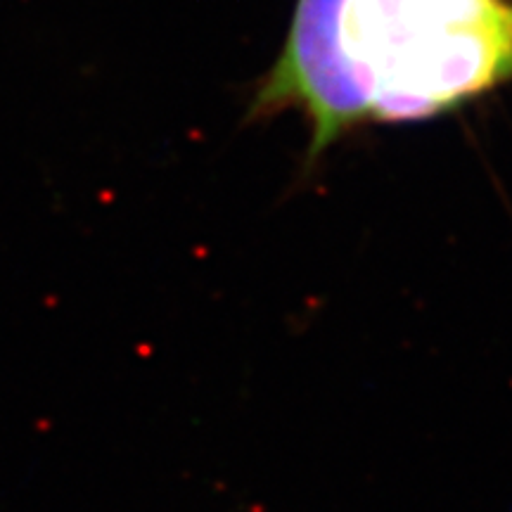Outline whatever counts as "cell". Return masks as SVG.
<instances>
[{
    "mask_svg": "<svg viewBox=\"0 0 512 512\" xmlns=\"http://www.w3.org/2000/svg\"><path fill=\"white\" fill-rule=\"evenodd\" d=\"M342 5L344 0H297L283 50L247 107L249 121L302 114L311 128L309 162L368 124L366 100L342 53Z\"/></svg>",
    "mask_w": 512,
    "mask_h": 512,
    "instance_id": "obj_2",
    "label": "cell"
},
{
    "mask_svg": "<svg viewBox=\"0 0 512 512\" xmlns=\"http://www.w3.org/2000/svg\"><path fill=\"white\" fill-rule=\"evenodd\" d=\"M368 124L441 117L512 83V0H344Z\"/></svg>",
    "mask_w": 512,
    "mask_h": 512,
    "instance_id": "obj_1",
    "label": "cell"
}]
</instances>
